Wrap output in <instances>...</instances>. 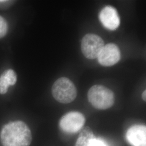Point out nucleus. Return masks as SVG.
Listing matches in <instances>:
<instances>
[{"label":"nucleus","instance_id":"nucleus-1","mask_svg":"<svg viewBox=\"0 0 146 146\" xmlns=\"http://www.w3.org/2000/svg\"><path fill=\"white\" fill-rule=\"evenodd\" d=\"M0 137L3 146H29L32 140L29 128L21 121L11 122L4 125Z\"/></svg>","mask_w":146,"mask_h":146},{"label":"nucleus","instance_id":"nucleus-2","mask_svg":"<svg viewBox=\"0 0 146 146\" xmlns=\"http://www.w3.org/2000/svg\"><path fill=\"white\" fill-rule=\"evenodd\" d=\"M89 102L96 109L105 110L111 107L114 104V93L102 85H95L88 92Z\"/></svg>","mask_w":146,"mask_h":146},{"label":"nucleus","instance_id":"nucleus-3","mask_svg":"<svg viewBox=\"0 0 146 146\" xmlns=\"http://www.w3.org/2000/svg\"><path fill=\"white\" fill-rule=\"evenodd\" d=\"M52 94L54 99L62 104L73 102L77 96V90L72 81L67 78L57 80L52 87Z\"/></svg>","mask_w":146,"mask_h":146},{"label":"nucleus","instance_id":"nucleus-4","mask_svg":"<svg viewBox=\"0 0 146 146\" xmlns=\"http://www.w3.org/2000/svg\"><path fill=\"white\" fill-rule=\"evenodd\" d=\"M104 46V41L101 37L94 34H88L82 38L81 50L86 58L95 59L98 58Z\"/></svg>","mask_w":146,"mask_h":146},{"label":"nucleus","instance_id":"nucleus-5","mask_svg":"<svg viewBox=\"0 0 146 146\" xmlns=\"http://www.w3.org/2000/svg\"><path fill=\"white\" fill-rule=\"evenodd\" d=\"M85 121V117L82 113L78 111H70L61 117L59 126L63 131L73 134L81 130Z\"/></svg>","mask_w":146,"mask_h":146},{"label":"nucleus","instance_id":"nucleus-6","mask_svg":"<svg viewBox=\"0 0 146 146\" xmlns=\"http://www.w3.org/2000/svg\"><path fill=\"white\" fill-rule=\"evenodd\" d=\"M121 52L119 47L114 43L104 45L99 54L98 59L100 64L105 67L115 64L120 61Z\"/></svg>","mask_w":146,"mask_h":146},{"label":"nucleus","instance_id":"nucleus-7","mask_svg":"<svg viewBox=\"0 0 146 146\" xmlns=\"http://www.w3.org/2000/svg\"><path fill=\"white\" fill-rule=\"evenodd\" d=\"M100 22L108 29L114 31L120 25V20L117 11L111 6H106L100 11Z\"/></svg>","mask_w":146,"mask_h":146},{"label":"nucleus","instance_id":"nucleus-8","mask_svg":"<svg viewBox=\"0 0 146 146\" xmlns=\"http://www.w3.org/2000/svg\"><path fill=\"white\" fill-rule=\"evenodd\" d=\"M126 139L133 146H146V125L131 127L126 133Z\"/></svg>","mask_w":146,"mask_h":146},{"label":"nucleus","instance_id":"nucleus-9","mask_svg":"<svg viewBox=\"0 0 146 146\" xmlns=\"http://www.w3.org/2000/svg\"><path fill=\"white\" fill-rule=\"evenodd\" d=\"M94 139L93 131L90 127H86L80 131L75 146H90Z\"/></svg>","mask_w":146,"mask_h":146},{"label":"nucleus","instance_id":"nucleus-10","mask_svg":"<svg viewBox=\"0 0 146 146\" xmlns=\"http://www.w3.org/2000/svg\"><path fill=\"white\" fill-rule=\"evenodd\" d=\"M5 78L9 82L10 86H13L17 81V75L15 72L12 69H8L2 74Z\"/></svg>","mask_w":146,"mask_h":146},{"label":"nucleus","instance_id":"nucleus-11","mask_svg":"<svg viewBox=\"0 0 146 146\" xmlns=\"http://www.w3.org/2000/svg\"><path fill=\"white\" fill-rule=\"evenodd\" d=\"M10 84L8 80L2 74L0 77V94H5L8 92Z\"/></svg>","mask_w":146,"mask_h":146},{"label":"nucleus","instance_id":"nucleus-12","mask_svg":"<svg viewBox=\"0 0 146 146\" xmlns=\"http://www.w3.org/2000/svg\"><path fill=\"white\" fill-rule=\"evenodd\" d=\"M8 31V25L5 19L0 16V38L5 36Z\"/></svg>","mask_w":146,"mask_h":146},{"label":"nucleus","instance_id":"nucleus-13","mask_svg":"<svg viewBox=\"0 0 146 146\" xmlns=\"http://www.w3.org/2000/svg\"><path fill=\"white\" fill-rule=\"evenodd\" d=\"M90 146H107L104 142L100 140L94 139L93 141H92Z\"/></svg>","mask_w":146,"mask_h":146},{"label":"nucleus","instance_id":"nucleus-14","mask_svg":"<svg viewBox=\"0 0 146 146\" xmlns=\"http://www.w3.org/2000/svg\"><path fill=\"white\" fill-rule=\"evenodd\" d=\"M146 90L143 92V93H142V99H143V100L145 101H146Z\"/></svg>","mask_w":146,"mask_h":146}]
</instances>
